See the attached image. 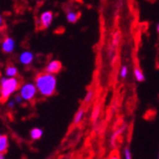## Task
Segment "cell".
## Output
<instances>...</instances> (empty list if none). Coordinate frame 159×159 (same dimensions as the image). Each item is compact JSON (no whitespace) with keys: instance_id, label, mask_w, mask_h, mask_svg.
<instances>
[{"instance_id":"1","label":"cell","mask_w":159,"mask_h":159,"mask_svg":"<svg viewBox=\"0 0 159 159\" xmlns=\"http://www.w3.org/2000/svg\"><path fill=\"white\" fill-rule=\"evenodd\" d=\"M34 84L37 88L38 93L43 97H51L55 93L57 79L55 75L42 71L36 75L34 78Z\"/></svg>"},{"instance_id":"2","label":"cell","mask_w":159,"mask_h":159,"mask_svg":"<svg viewBox=\"0 0 159 159\" xmlns=\"http://www.w3.org/2000/svg\"><path fill=\"white\" fill-rule=\"evenodd\" d=\"M21 86L20 80L16 77H2L0 79V102L4 103L19 90Z\"/></svg>"},{"instance_id":"3","label":"cell","mask_w":159,"mask_h":159,"mask_svg":"<svg viewBox=\"0 0 159 159\" xmlns=\"http://www.w3.org/2000/svg\"><path fill=\"white\" fill-rule=\"evenodd\" d=\"M37 93L38 91L35 84L32 82L21 84L19 88V93L26 102H32V101H34L37 95Z\"/></svg>"},{"instance_id":"4","label":"cell","mask_w":159,"mask_h":159,"mask_svg":"<svg viewBox=\"0 0 159 159\" xmlns=\"http://www.w3.org/2000/svg\"><path fill=\"white\" fill-rule=\"evenodd\" d=\"M53 20V13L51 11H43L40 16H39V20H38V27L40 30H46L48 29L52 22Z\"/></svg>"},{"instance_id":"5","label":"cell","mask_w":159,"mask_h":159,"mask_svg":"<svg viewBox=\"0 0 159 159\" xmlns=\"http://www.w3.org/2000/svg\"><path fill=\"white\" fill-rule=\"evenodd\" d=\"M16 49V41L11 37H5L1 43V50L4 53L10 54Z\"/></svg>"},{"instance_id":"6","label":"cell","mask_w":159,"mask_h":159,"mask_svg":"<svg viewBox=\"0 0 159 159\" xmlns=\"http://www.w3.org/2000/svg\"><path fill=\"white\" fill-rule=\"evenodd\" d=\"M61 70H62V63L59 60H52L46 65L44 70L52 75H57L58 73H60Z\"/></svg>"},{"instance_id":"7","label":"cell","mask_w":159,"mask_h":159,"mask_svg":"<svg viewBox=\"0 0 159 159\" xmlns=\"http://www.w3.org/2000/svg\"><path fill=\"white\" fill-rule=\"evenodd\" d=\"M34 59V55L31 51H24L19 54L18 60L24 66H30Z\"/></svg>"},{"instance_id":"8","label":"cell","mask_w":159,"mask_h":159,"mask_svg":"<svg viewBox=\"0 0 159 159\" xmlns=\"http://www.w3.org/2000/svg\"><path fill=\"white\" fill-rule=\"evenodd\" d=\"M79 16L80 14L78 11H73V10H68L67 12H66V18H67V21L69 23H76L79 19Z\"/></svg>"},{"instance_id":"9","label":"cell","mask_w":159,"mask_h":159,"mask_svg":"<svg viewBox=\"0 0 159 159\" xmlns=\"http://www.w3.org/2000/svg\"><path fill=\"white\" fill-rule=\"evenodd\" d=\"M5 75L8 77H16L18 75V69L14 65H8L5 69Z\"/></svg>"},{"instance_id":"10","label":"cell","mask_w":159,"mask_h":159,"mask_svg":"<svg viewBox=\"0 0 159 159\" xmlns=\"http://www.w3.org/2000/svg\"><path fill=\"white\" fill-rule=\"evenodd\" d=\"M9 148V137L6 134H2L0 138V152L5 153Z\"/></svg>"},{"instance_id":"11","label":"cell","mask_w":159,"mask_h":159,"mask_svg":"<svg viewBox=\"0 0 159 159\" xmlns=\"http://www.w3.org/2000/svg\"><path fill=\"white\" fill-rule=\"evenodd\" d=\"M43 135V131L40 128H34L30 132V136L33 140H39Z\"/></svg>"},{"instance_id":"12","label":"cell","mask_w":159,"mask_h":159,"mask_svg":"<svg viewBox=\"0 0 159 159\" xmlns=\"http://www.w3.org/2000/svg\"><path fill=\"white\" fill-rule=\"evenodd\" d=\"M134 77H135L136 81H138V82H143L144 80H145V75H144L143 71L139 68H136V67L134 68Z\"/></svg>"},{"instance_id":"13","label":"cell","mask_w":159,"mask_h":159,"mask_svg":"<svg viewBox=\"0 0 159 159\" xmlns=\"http://www.w3.org/2000/svg\"><path fill=\"white\" fill-rule=\"evenodd\" d=\"M84 114H85V111L82 109L77 111L75 114V117H74V124H75V125L79 124L84 118Z\"/></svg>"},{"instance_id":"14","label":"cell","mask_w":159,"mask_h":159,"mask_svg":"<svg viewBox=\"0 0 159 159\" xmlns=\"http://www.w3.org/2000/svg\"><path fill=\"white\" fill-rule=\"evenodd\" d=\"M93 95H94V92L93 90H90L88 91V93H86L85 95V98H84V101H85V103H89L92 101V99L93 98Z\"/></svg>"},{"instance_id":"15","label":"cell","mask_w":159,"mask_h":159,"mask_svg":"<svg viewBox=\"0 0 159 159\" xmlns=\"http://www.w3.org/2000/svg\"><path fill=\"white\" fill-rule=\"evenodd\" d=\"M123 154H124V158H126V159H131L133 157L132 151H131V149H129V147H125L124 148Z\"/></svg>"},{"instance_id":"16","label":"cell","mask_w":159,"mask_h":159,"mask_svg":"<svg viewBox=\"0 0 159 159\" xmlns=\"http://www.w3.org/2000/svg\"><path fill=\"white\" fill-rule=\"evenodd\" d=\"M128 73H129V70H128V67L127 66H122L121 67V70H120V76L124 79L127 77L128 75Z\"/></svg>"},{"instance_id":"17","label":"cell","mask_w":159,"mask_h":159,"mask_svg":"<svg viewBox=\"0 0 159 159\" xmlns=\"http://www.w3.org/2000/svg\"><path fill=\"white\" fill-rule=\"evenodd\" d=\"M14 101L16 102V104H22L24 99L22 98V96L20 95V93H17V94L14 95Z\"/></svg>"},{"instance_id":"18","label":"cell","mask_w":159,"mask_h":159,"mask_svg":"<svg viewBox=\"0 0 159 159\" xmlns=\"http://www.w3.org/2000/svg\"><path fill=\"white\" fill-rule=\"evenodd\" d=\"M16 102L14 101V99L13 100H9L8 103H7V106H8V108L10 110H13L14 107H16Z\"/></svg>"},{"instance_id":"19","label":"cell","mask_w":159,"mask_h":159,"mask_svg":"<svg viewBox=\"0 0 159 159\" xmlns=\"http://www.w3.org/2000/svg\"><path fill=\"white\" fill-rule=\"evenodd\" d=\"M118 42H119V34H116L114 36H113V38H112V45L115 47V46H117V44H118Z\"/></svg>"},{"instance_id":"20","label":"cell","mask_w":159,"mask_h":159,"mask_svg":"<svg viewBox=\"0 0 159 159\" xmlns=\"http://www.w3.org/2000/svg\"><path fill=\"white\" fill-rule=\"evenodd\" d=\"M99 111H100V109L99 108H95L94 109V111H93V120H95L98 116H99Z\"/></svg>"},{"instance_id":"21","label":"cell","mask_w":159,"mask_h":159,"mask_svg":"<svg viewBox=\"0 0 159 159\" xmlns=\"http://www.w3.org/2000/svg\"><path fill=\"white\" fill-rule=\"evenodd\" d=\"M5 28V22H4V19L2 17V16L0 14V32L3 31Z\"/></svg>"},{"instance_id":"22","label":"cell","mask_w":159,"mask_h":159,"mask_svg":"<svg viewBox=\"0 0 159 159\" xmlns=\"http://www.w3.org/2000/svg\"><path fill=\"white\" fill-rule=\"evenodd\" d=\"M3 158H5V153L0 152V159H3Z\"/></svg>"},{"instance_id":"23","label":"cell","mask_w":159,"mask_h":159,"mask_svg":"<svg viewBox=\"0 0 159 159\" xmlns=\"http://www.w3.org/2000/svg\"><path fill=\"white\" fill-rule=\"evenodd\" d=\"M156 30H157V33L159 34V24H157V27H156Z\"/></svg>"},{"instance_id":"24","label":"cell","mask_w":159,"mask_h":159,"mask_svg":"<svg viewBox=\"0 0 159 159\" xmlns=\"http://www.w3.org/2000/svg\"><path fill=\"white\" fill-rule=\"evenodd\" d=\"M1 136H2V134H0V138H1Z\"/></svg>"},{"instance_id":"25","label":"cell","mask_w":159,"mask_h":159,"mask_svg":"<svg viewBox=\"0 0 159 159\" xmlns=\"http://www.w3.org/2000/svg\"><path fill=\"white\" fill-rule=\"evenodd\" d=\"M158 158H159V154H158Z\"/></svg>"}]
</instances>
